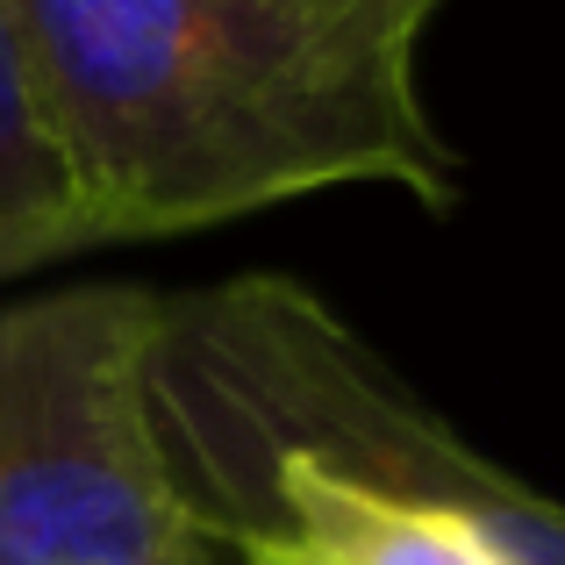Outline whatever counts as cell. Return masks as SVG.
I'll return each instance as SVG.
<instances>
[{"instance_id":"277c9868","label":"cell","mask_w":565,"mask_h":565,"mask_svg":"<svg viewBox=\"0 0 565 565\" xmlns=\"http://www.w3.org/2000/svg\"><path fill=\"white\" fill-rule=\"evenodd\" d=\"M429 8H444V0H429Z\"/></svg>"},{"instance_id":"6da1fadb","label":"cell","mask_w":565,"mask_h":565,"mask_svg":"<svg viewBox=\"0 0 565 565\" xmlns=\"http://www.w3.org/2000/svg\"><path fill=\"white\" fill-rule=\"evenodd\" d=\"M100 244L344 186L458 201L423 100L429 0H14Z\"/></svg>"},{"instance_id":"7a4b0ae2","label":"cell","mask_w":565,"mask_h":565,"mask_svg":"<svg viewBox=\"0 0 565 565\" xmlns=\"http://www.w3.org/2000/svg\"><path fill=\"white\" fill-rule=\"evenodd\" d=\"M158 322L151 287L0 301V565H236L158 444Z\"/></svg>"},{"instance_id":"3957f363","label":"cell","mask_w":565,"mask_h":565,"mask_svg":"<svg viewBox=\"0 0 565 565\" xmlns=\"http://www.w3.org/2000/svg\"><path fill=\"white\" fill-rule=\"evenodd\" d=\"M79 250H100L94 215L36 79L22 14L14 0H0V287Z\"/></svg>"}]
</instances>
